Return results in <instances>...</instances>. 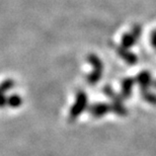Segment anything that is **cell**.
Wrapping results in <instances>:
<instances>
[{
    "label": "cell",
    "mask_w": 156,
    "mask_h": 156,
    "mask_svg": "<svg viewBox=\"0 0 156 156\" xmlns=\"http://www.w3.org/2000/svg\"><path fill=\"white\" fill-rule=\"evenodd\" d=\"M87 61L91 64V66L93 68L92 72L87 76V82L91 85H94L101 80V78L102 76V71H104V64H102L101 60L99 59L98 56L94 54H90L87 57Z\"/></svg>",
    "instance_id": "obj_1"
},
{
    "label": "cell",
    "mask_w": 156,
    "mask_h": 156,
    "mask_svg": "<svg viewBox=\"0 0 156 156\" xmlns=\"http://www.w3.org/2000/svg\"><path fill=\"white\" fill-rule=\"evenodd\" d=\"M87 102H88V99H87L86 93L82 91V90L78 91L76 94L75 102H74V105H72V108H70V112H69V120L70 121L76 120V119L86 110Z\"/></svg>",
    "instance_id": "obj_2"
},
{
    "label": "cell",
    "mask_w": 156,
    "mask_h": 156,
    "mask_svg": "<svg viewBox=\"0 0 156 156\" xmlns=\"http://www.w3.org/2000/svg\"><path fill=\"white\" fill-rule=\"evenodd\" d=\"M110 111H111V105L108 104H104V102L94 104L89 108L90 114H91L94 118L104 117L105 115H107Z\"/></svg>",
    "instance_id": "obj_3"
},
{
    "label": "cell",
    "mask_w": 156,
    "mask_h": 156,
    "mask_svg": "<svg viewBox=\"0 0 156 156\" xmlns=\"http://www.w3.org/2000/svg\"><path fill=\"white\" fill-rule=\"evenodd\" d=\"M136 82L139 84L141 91L148 90V87L152 84V78L148 71H142L136 77Z\"/></svg>",
    "instance_id": "obj_4"
},
{
    "label": "cell",
    "mask_w": 156,
    "mask_h": 156,
    "mask_svg": "<svg viewBox=\"0 0 156 156\" xmlns=\"http://www.w3.org/2000/svg\"><path fill=\"white\" fill-rule=\"evenodd\" d=\"M117 53L125 62H127V63L130 65L136 64L137 61H138V58H137V56L134 54V53L129 51V49L123 48L122 46L117 48Z\"/></svg>",
    "instance_id": "obj_5"
},
{
    "label": "cell",
    "mask_w": 156,
    "mask_h": 156,
    "mask_svg": "<svg viewBox=\"0 0 156 156\" xmlns=\"http://www.w3.org/2000/svg\"><path fill=\"white\" fill-rule=\"evenodd\" d=\"M135 80L132 78H125L122 81V91H121V96L123 98H129L131 94H132V90Z\"/></svg>",
    "instance_id": "obj_6"
},
{
    "label": "cell",
    "mask_w": 156,
    "mask_h": 156,
    "mask_svg": "<svg viewBox=\"0 0 156 156\" xmlns=\"http://www.w3.org/2000/svg\"><path fill=\"white\" fill-rule=\"evenodd\" d=\"M136 40H137V39L132 35V34H130V33L125 34V35H124L123 37H122L121 46L123 47V48L131 49L134 45H135Z\"/></svg>",
    "instance_id": "obj_7"
},
{
    "label": "cell",
    "mask_w": 156,
    "mask_h": 156,
    "mask_svg": "<svg viewBox=\"0 0 156 156\" xmlns=\"http://www.w3.org/2000/svg\"><path fill=\"white\" fill-rule=\"evenodd\" d=\"M21 104H23V98H20L18 94H11L7 98V105L8 107L12 108H20Z\"/></svg>",
    "instance_id": "obj_8"
},
{
    "label": "cell",
    "mask_w": 156,
    "mask_h": 156,
    "mask_svg": "<svg viewBox=\"0 0 156 156\" xmlns=\"http://www.w3.org/2000/svg\"><path fill=\"white\" fill-rule=\"evenodd\" d=\"M13 86H14V81L12 79L4 80L0 84V94H4L5 92L9 91Z\"/></svg>",
    "instance_id": "obj_9"
},
{
    "label": "cell",
    "mask_w": 156,
    "mask_h": 156,
    "mask_svg": "<svg viewBox=\"0 0 156 156\" xmlns=\"http://www.w3.org/2000/svg\"><path fill=\"white\" fill-rule=\"evenodd\" d=\"M142 98L144 101L149 102V104L156 105V94H154V93L149 92L148 90H146V91H142Z\"/></svg>",
    "instance_id": "obj_10"
},
{
    "label": "cell",
    "mask_w": 156,
    "mask_h": 156,
    "mask_svg": "<svg viewBox=\"0 0 156 156\" xmlns=\"http://www.w3.org/2000/svg\"><path fill=\"white\" fill-rule=\"evenodd\" d=\"M131 34L135 37V38L138 40L140 38V36H141L142 34V27L141 26H139V24H135V26H133L132 27V32H131Z\"/></svg>",
    "instance_id": "obj_11"
},
{
    "label": "cell",
    "mask_w": 156,
    "mask_h": 156,
    "mask_svg": "<svg viewBox=\"0 0 156 156\" xmlns=\"http://www.w3.org/2000/svg\"><path fill=\"white\" fill-rule=\"evenodd\" d=\"M7 105V98L4 94H0V108H3Z\"/></svg>",
    "instance_id": "obj_12"
},
{
    "label": "cell",
    "mask_w": 156,
    "mask_h": 156,
    "mask_svg": "<svg viewBox=\"0 0 156 156\" xmlns=\"http://www.w3.org/2000/svg\"><path fill=\"white\" fill-rule=\"evenodd\" d=\"M150 43H151V45L154 47V48H156V30H154V32L151 34Z\"/></svg>",
    "instance_id": "obj_13"
},
{
    "label": "cell",
    "mask_w": 156,
    "mask_h": 156,
    "mask_svg": "<svg viewBox=\"0 0 156 156\" xmlns=\"http://www.w3.org/2000/svg\"><path fill=\"white\" fill-rule=\"evenodd\" d=\"M154 86L156 87V81H155V82H154Z\"/></svg>",
    "instance_id": "obj_14"
}]
</instances>
